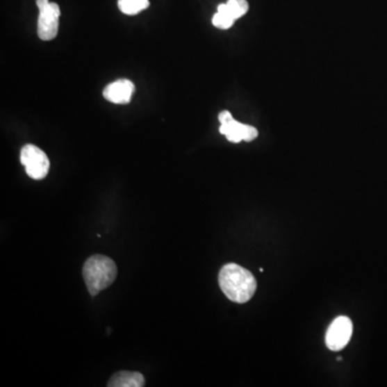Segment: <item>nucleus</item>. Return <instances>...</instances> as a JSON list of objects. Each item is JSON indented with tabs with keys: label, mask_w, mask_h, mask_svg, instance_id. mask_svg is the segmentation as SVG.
I'll return each instance as SVG.
<instances>
[{
	"label": "nucleus",
	"mask_w": 387,
	"mask_h": 387,
	"mask_svg": "<svg viewBox=\"0 0 387 387\" xmlns=\"http://www.w3.org/2000/svg\"><path fill=\"white\" fill-rule=\"evenodd\" d=\"M219 284L226 297L237 304H245L254 296L257 283L251 271L229 263L220 271Z\"/></svg>",
	"instance_id": "nucleus-1"
},
{
	"label": "nucleus",
	"mask_w": 387,
	"mask_h": 387,
	"mask_svg": "<svg viewBox=\"0 0 387 387\" xmlns=\"http://www.w3.org/2000/svg\"><path fill=\"white\" fill-rule=\"evenodd\" d=\"M117 276V264L110 257L100 254L93 255L84 264V280L88 293L93 297L112 286Z\"/></svg>",
	"instance_id": "nucleus-2"
},
{
	"label": "nucleus",
	"mask_w": 387,
	"mask_h": 387,
	"mask_svg": "<svg viewBox=\"0 0 387 387\" xmlns=\"http://www.w3.org/2000/svg\"><path fill=\"white\" fill-rule=\"evenodd\" d=\"M21 163L24 165L28 176L33 180H42L48 176L50 160L41 149L33 145H26L21 150Z\"/></svg>",
	"instance_id": "nucleus-3"
},
{
	"label": "nucleus",
	"mask_w": 387,
	"mask_h": 387,
	"mask_svg": "<svg viewBox=\"0 0 387 387\" xmlns=\"http://www.w3.org/2000/svg\"><path fill=\"white\" fill-rule=\"evenodd\" d=\"M60 8L58 3H49L39 9L38 36L41 40H53L58 36Z\"/></svg>",
	"instance_id": "nucleus-4"
},
{
	"label": "nucleus",
	"mask_w": 387,
	"mask_h": 387,
	"mask_svg": "<svg viewBox=\"0 0 387 387\" xmlns=\"http://www.w3.org/2000/svg\"><path fill=\"white\" fill-rule=\"evenodd\" d=\"M353 333V324L347 316H339L330 324L326 334V345L331 351H340L347 347Z\"/></svg>",
	"instance_id": "nucleus-5"
},
{
	"label": "nucleus",
	"mask_w": 387,
	"mask_h": 387,
	"mask_svg": "<svg viewBox=\"0 0 387 387\" xmlns=\"http://www.w3.org/2000/svg\"><path fill=\"white\" fill-rule=\"evenodd\" d=\"M133 92H135V85L133 82L126 79H121L106 86L102 94L105 99L112 104L126 105L131 102Z\"/></svg>",
	"instance_id": "nucleus-6"
},
{
	"label": "nucleus",
	"mask_w": 387,
	"mask_h": 387,
	"mask_svg": "<svg viewBox=\"0 0 387 387\" xmlns=\"http://www.w3.org/2000/svg\"><path fill=\"white\" fill-rule=\"evenodd\" d=\"M220 133L225 135L227 140L233 143H239L242 140L249 142L258 135V131L255 127L239 123L236 120L229 123L222 124Z\"/></svg>",
	"instance_id": "nucleus-7"
},
{
	"label": "nucleus",
	"mask_w": 387,
	"mask_h": 387,
	"mask_svg": "<svg viewBox=\"0 0 387 387\" xmlns=\"http://www.w3.org/2000/svg\"><path fill=\"white\" fill-rule=\"evenodd\" d=\"M145 380L140 372L133 371H120L110 379L108 386L109 387H142L145 386Z\"/></svg>",
	"instance_id": "nucleus-8"
},
{
	"label": "nucleus",
	"mask_w": 387,
	"mask_h": 387,
	"mask_svg": "<svg viewBox=\"0 0 387 387\" xmlns=\"http://www.w3.org/2000/svg\"><path fill=\"white\" fill-rule=\"evenodd\" d=\"M217 10L225 11L231 17L238 19L249 11V3L247 0H229L226 3H221Z\"/></svg>",
	"instance_id": "nucleus-9"
},
{
	"label": "nucleus",
	"mask_w": 387,
	"mask_h": 387,
	"mask_svg": "<svg viewBox=\"0 0 387 387\" xmlns=\"http://www.w3.org/2000/svg\"><path fill=\"white\" fill-rule=\"evenodd\" d=\"M119 9L124 15H135L150 6L149 0H119Z\"/></svg>",
	"instance_id": "nucleus-10"
},
{
	"label": "nucleus",
	"mask_w": 387,
	"mask_h": 387,
	"mask_svg": "<svg viewBox=\"0 0 387 387\" xmlns=\"http://www.w3.org/2000/svg\"><path fill=\"white\" fill-rule=\"evenodd\" d=\"M235 21L236 19L231 17L229 13H226L225 11H220V10H217V13L214 15L213 19H212L214 26L221 29L231 28Z\"/></svg>",
	"instance_id": "nucleus-11"
},
{
	"label": "nucleus",
	"mask_w": 387,
	"mask_h": 387,
	"mask_svg": "<svg viewBox=\"0 0 387 387\" xmlns=\"http://www.w3.org/2000/svg\"><path fill=\"white\" fill-rule=\"evenodd\" d=\"M219 120L222 124L229 123V122L233 121V115H231V112L229 111H223L221 112L219 115Z\"/></svg>",
	"instance_id": "nucleus-12"
}]
</instances>
